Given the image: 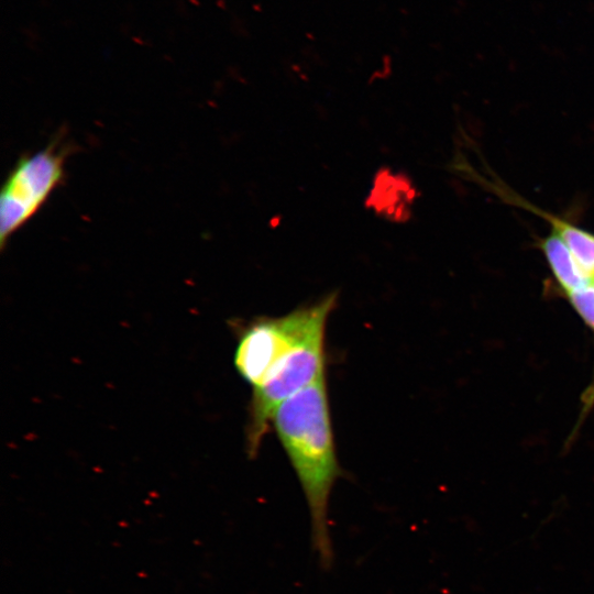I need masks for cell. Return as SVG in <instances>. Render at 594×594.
<instances>
[{"label":"cell","instance_id":"cell-1","mask_svg":"<svg viewBox=\"0 0 594 594\" xmlns=\"http://www.w3.org/2000/svg\"><path fill=\"white\" fill-rule=\"evenodd\" d=\"M272 424L304 491L316 551L332 560L328 529L331 490L341 475L331 425L326 375L282 403Z\"/></svg>","mask_w":594,"mask_h":594},{"label":"cell","instance_id":"cell-2","mask_svg":"<svg viewBox=\"0 0 594 594\" xmlns=\"http://www.w3.org/2000/svg\"><path fill=\"white\" fill-rule=\"evenodd\" d=\"M337 299L333 292L286 315L248 322L239 331L234 352L238 373L253 388L262 384L297 349L326 336L327 321Z\"/></svg>","mask_w":594,"mask_h":594},{"label":"cell","instance_id":"cell-3","mask_svg":"<svg viewBox=\"0 0 594 594\" xmlns=\"http://www.w3.org/2000/svg\"><path fill=\"white\" fill-rule=\"evenodd\" d=\"M68 146L54 140L23 155L8 174L0 195V244L21 229L46 202L65 177Z\"/></svg>","mask_w":594,"mask_h":594},{"label":"cell","instance_id":"cell-4","mask_svg":"<svg viewBox=\"0 0 594 594\" xmlns=\"http://www.w3.org/2000/svg\"><path fill=\"white\" fill-rule=\"evenodd\" d=\"M326 375L324 337L297 349L253 388L246 424L248 453L254 457L278 406Z\"/></svg>","mask_w":594,"mask_h":594},{"label":"cell","instance_id":"cell-5","mask_svg":"<svg viewBox=\"0 0 594 594\" xmlns=\"http://www.w3.org/2000/svg\"><path fill=\"white\" fill-rule=\"evenodd\" d=\"M416 199L413 182L403 173L381 169L374 179L367 206L378 216L394 222H405L411 216Z\"/></svg>","mask_w":594,"mask_h":594},{"label":"cell","instance_id":"cell-6","mask_svg":"<svg viewBox=\"0 0 594 594\" xmlns=\"http://www.w3.org/2000/svg\"><path fill=\"white\" fill-rule=\"evenodd\" d=\"M539 246L553 276L566 295L591 282L576 263L565 242L554 231L542 239Z\"/></svg>","mask_w":594,"mask_h":594},{"label":"cell","instance_id":"cell-7","mask_svg":"<svg viewBox=\"0 0 594 594\" xmlns=\"http://www.w3.org/2000/svg\"><path fill=\"white\" fill-rule=\"evenodd\" d=\"M554 232L565 242L583 273L594 282V234L562 219L542 213Z\"/></svg>","mask_w":594,"mask_h":594},{"label":"cell","instance_id":"cell-8","mask_svg":"<svg viewBox=\"0 0 594 594\" xmlns=\"http://www.w3.org/2000/svg\"><path fill=\"white\" fill-rule=\"evenodd\" d=\"M583 321L594 331V282L566 295Z\"/></svg>","mask_w":594,"mask_h":594},{"label":"cell","instance_id":"cell-9","mask_svg":"<svg viewBox=\"0 0 594 594\" xmlns=\"http://www.w3.org/2000/svg\"><path fill=\"white\" fill-rule=\"evenodd\" d=\"M586 397L584 399L586 407H591L592 403L594 402V384L590 387V391L586 393Z\"/></svg>","mask_w":594,"mask_h":594}]
</instances>
